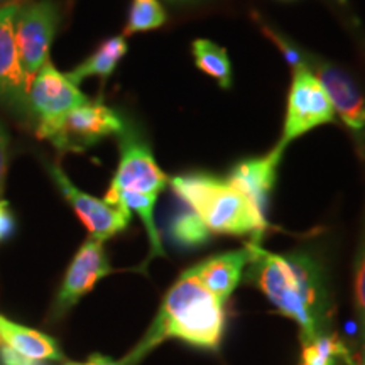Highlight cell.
I'll use <instances>...</instances> for the list:
<instances>
[{
	"label": "cell",
	"instance_id": "2",
	"mask_svg": "<svg viewBox=\"0 0 365 365\" xmlns=\"http://www.w3.org/2000/svg\"><path fill=\"white\" fill-rule=\"evenodd\" d=\"M223 319V304L186 269L164 296L140 344L117 364L134 365L168 339L215 350L222 340Z\"/></svg>",
	"mask_w": 365,
	"mask_h": 365
},
{
	"label": "cell",
	"instance_id": "5",
	"mask_svg": "<svg viewBox=\"0 0 365 365\" xmlns=\"http://www.w3.org/2000/svg\"><path fill=\"white\" fill-rule=\"evenodd\" d=\"M331 122H335V108L314 73L308 66L294 68L282 135L276 148L284 150L294 139L314 127Z\"/></svg>",
	"mask_w": 365,
	"mask_h": 365
},
{
	"label": "cell",
	"instance_id": "15",
	"mask_svg": "<svg viewBox=\"0 0 365 365\" xmlns=\"http://www.w3.org/2000/svg\"><path fill=\"white\" fill-rule=\"evenodd\" d=\"M0 335L6 345L21 354L27 360H63V354L56 341L44 333L31 330L19 323L4 318L0 314Z\"/></svg>",
	"mask_w": 365,
	"mask_h": 365
},
{
	"label": "cell",
	"instance_id": "20",
	"mask_svg": "<svg viewBox=\"0 0 365 365\" xmlns=\"http://www.w3.org/2000/svg\"><path fill=\"white\" fill-rule=\"evenodd\" d=\"M349 360V350L335 335H323L303 350V365H340Z\"/></svg>",
	"mask_w": 365,
	"mask_h": 365
},
{
	"label": "cell",
	"instance_id": "21",
	"mask_svg": "<svg viewBox=\"0 0 365 365\" xmlns=\"http://www.w3.org/2000/svg\"><path fill=\"white\" fill-rule=\"evenodd\" d=\"M354 293H355V309H357L360 341H362V357L365 365V215L362 234L355 257V276H354Z\"/></svg>",
	"mask_w": 365,
	"mask_h": 365
},
{
	"label": "cell",
	"instance_id": "23",
	"mask_svg": "<svg viewBox=\"0 0 365 365\" xmlns=\"http://www.w3.org/2000/svg\"><path fill=\"white\" fill-rule=\"evenodd\" d=\"M9 154H11V135H9L7 127L0 120V198H2L4 186H6Z\"/></svg>",
	"mask_w": 365,
	"mask_h": 365
},
{
	"label": "cell",
	"instance_id": "3",
	"mask_svg": "<svg viewBox=\"0 0 365 365\" xmlns=\"http://www.w3.org/2000/svg\"><path fill=\"white\" fill-rule=\"evenodd\" d=\"M178 198L205 222L210 232L250 235L259 244L267 228L266 217L227 180L208 173H188L170 180Z\"/></svg>",
	"mask_w": 365,
	"mask_h": 365
},
{
	"label": "cell",
	"instance_id": "10",
	"mask_svg": "<svg viewBox=\"0 0 365 365\" xmlns=\"http://www.w3.org/2000/svg\"><path fill=\"white\" fill-rule=\"evenodd\" d=\"M307 66L314 73L346 129L352 132L360 150L365 149V102L352 76L325 59L307 56Z\"/></svg>",
	"mask_w": 365,
	"mask_h": 365
},
{
	"label": "cell",
	"instance_id": "8",
	"mask_svg": "<svg viewBox=\"0 0 365 365\" xmlns=\"http://www.w3.org/2000/svg\"><path fill=\"white\" fill-rule=\"evenodd\" d=\"M46 170H48L63 198L71 205V208L75 210L83 225L88 228L91 239L105 242L129 227L132 217L129 208L112 205L107 200H100L97 196H91L78 190L66 176V173L63 171L59 163H48Z\"/></svg>",
	"mask_w": 365,
	"mask_h": 365
},
{
	"label": "cell",
	"instance_id": "11",
	"mask_svg": "<svg viewBox=\"0 0 365 365\" xmlns=\"http://www.w3.org/2000/svg\"><path fill=\"white\" fill-rule=\"evenodd\" d=\"M112 272L103 242L90 239L75 254L63 277L56 299L53 304V317H63L78 301L93 289L95 284Z\"/></svg>",
	"mask_w": 365,
	"mask_h": 365
},
{
	"label": "cell",
	"instance_id": "19",
	"mask_svg": "<svg viewBox=\"0 0 365 365\" xmlns=\"http://www.w3.org/2000/svg\"><path fill=\"white\" fill-rule=\"evenodd\" d=\"M166 21L168 14L159 0H132L122 36L127 38L132 34L154 31L166 24Z\"/></svg>",
	"mask_w": 365,
	"mask_h": 365
},
{
	"label": "cell",
	"instance_id": "4",
	"mask_svg": "<svg viewBox=\"0 0 365 365\" xmlns=\"http://www.w3.org/2000/svg\"><path fill=\"white\" fill-rule=\"evenodd\" d=\"M120 113L103 102H86L53 124L36 127L39 139L49 140L59 153H85L100 140L125 129Z\"/></svg>",
	"mask_w": 365,
	"mask_h": 365
},
{
	"label": "cell",
	"instance_id": "17",
	"mask_svg": "<svg viewBox=\"0 0 365 365\" xmlns=\"http://www.w3.org/2000/svg\"><path fill=\"white\" fill-rule=\"evenodd\" d=\"M168 237L176 247L198 249L208 244L212 232L188 205L181 202V207L175 210L168 223Z\"/></svg>",
	"mask_w": 365,
	"mask_h": 365
},
{
	"label": "cell",
	"instance_id": "26",
	"mask_svg": "<svg viewBox=\"0 0 365 365\" xmlns=\"http://www.w3.org/2000/svg\"><path fill=\"white\" fill-rule=\"evenodd\" d=\"M166 2L173 4V6H195V4L205 2V0H166Z\"/></svg>",
	"mask_w": 365,
	"mask_h": 365
},
{
	"label": "cell",
	"instance_id": "14",
	"mask_svg": "<svg viewBox=\"0 0 365 365\" xmlns=\"http://www.w3.org/2000/svg\"><path fill=\"white\" fill-rule=\"evenodd\" d=\"M249 259V249L244 247L205 259L188 271L223 304L239 286Z\"/></svg>",
	"mask_w": 365,
	"mask_h": 365
},
{
	"label": "cell",
	"instance_id": "22",
	"mask_svg": "<svg viewBox=\"0 0 365 365\" xmlns=\"http://www.w3.org/2000/svg\"><path fill=\"white\" fill-rule=\"evenodd\" d=\"M261 27H262L264 33H266L267 38L271 39L272 43L277 44V48H279L281 53L284 54L286 61L289 63L293 70H294V68H299V66H307V56H308V54H304L303 51H301V49L296 48V46L291 43L289 39H286L284 36L277 33V31H274L272 27L266 26L264 22L261 24Z\"/></svg>",
	"mask_w": 365,
	"mask_h": 365
},
{
	"label": "cell",
	"instance_id": "6",
	"mask_svg": "<svg viewBox=\"0 0 365 365\" xmlns=\"http://www.w3.org/2000/svg\"><path fill=\"white\" fill-rule=\"evenodd\" d=\"M118 137V164L108 191L130 193L158 198L166 190L168 176L158 166L148 140L134 127L125 125Z\"/></svg>",
	"mask_w": 365,
	"mask_h": 365
},
{
	"label": "cell",
	"instance_id": "1",
	"mask_svg": "<svg viewBox=\"0 0 365 365\" xmlns=\"http://www.w3.org/2000/svg\"><path fill=\"white\" fill-rule=\"evenodd\" d=\"M247 279L257 286L277 312L294 319L307 346L327 333L331 319V298L325 269L308 252L272 254L249 242Z\"/></svg>",
	"mask_w": 365,
	"mask_h": 365
},
{
	"label": "cell",
	"instance_id": "29",
	"mask_svg": "<svg viewBox=\"0 0 365 365\" xmlns=\"http://www.w3.org/2000/svg\"><path fill=\"white\" fill-rule=\"evenodd\" d=\"M2 341H4V340H2V335H0V344H2Z\"/></svg>",
	"mask_w": 365,
	"mask_h": 365
},
{
	"label": "cell",
	"instance_id": "9",
	"mask_svg": "<svg viewBox=\"0 0 365 365\" xmlns=\"http://www.w3.org/2000/svg\"><path fill=\"white\" fill-rule=\"evenodd\" d=\"M86 102V95L48 59L31 80L26 108L34 117L36 127H41L53 124Z\"/></svg>",
	"mask_w": 365,
	"mask_h": 365
},
{
	"label": "cell",
	"instance_id": "16",
	"mask_svg": "<svg viewBox=\"0 0 365 365\" xmlns=\"http://www.w3.org/2000/svg\"><path fill=\"white\" fill-rule=\"evenodd\" d=\"M127 54V41L124 36H113L105 39L102 44L83 59L78 66H75L66 76L73 83L78 86L86 78H102L108 80L117 70L118 63Z\"/></svg>",
	"mask_w": 365,
	"mask_h": 365
},
{
	"label": "cell",
	"instance_id": "28",
	"mask_svg": "<svg viewBox=\"0 0 365 365\" xmlns=\"http://www.w3.org/2000/svg\"><path fill=\"white\" fill-rule=\"evenodd\" d=\"M22 365H36V362H33V360H27V362L22 364Z\"/></svg>",
	"mask_w": 365,
	"mask_h": 365
},
{
	"label": "cell",
	"instance_id": "13",
	"mask_svg": "<svg viewBox=\"0 0 365 365\" xmlns=\"http://www.w3.org/2000/svg\"><path fill=\"white\" fill-rule=\"evenodd\" d=\"M282 153L284 150L274 148L266 156L239 161L227 178V181L242 195L247 196L264 217H266L269 198L276 185L277 166L281 163Z\"/></svg>",
	"mask_w": 365,
	"mask_h": 365
},
{
	"label": "cell",
	"instance_id": "12",
	"mask_svg": "<svg viewBox=\"0 0 365 365\" xmlns=\"http://www.w3.org/2000/svg\"><path fill=\"white\" fill-rule=\"evenodd\" d=\"M21 6V0H16L0 7V102L12 108L26 107L29 90V80L21 65L14 34V22Z\"/></svg>",
	"mask_w": 365,
	"mask_h": 365
},
{
	"label": "cell",
	"instance_id": "25",
	"mask_svg": "<svg viewBox=\"0 0 365 365\" xmlns=\"http://www.w3.org/2000/svg\"><path fill=\"white\" fill-rule=\"evenodd\" d=\"M66 365H118L117 362L102 357V355H93L86 364H66Z\"/></svg>",
	"mask_w": 365,
	"mask_h": 365
},
{
	"label": "cell",
	"instance_id": "7",
	"mask_svg": "<svg viewBox=\"0 0 365 365\" xmlns=\"http://www.w3.org/2000/svg\"><path fill=\"white\" fill-rule=\"evenodd\" d=\"M59 26V7L54 0H38L22 4L14 22L17 51L27 80L34 78L36 73L49 59V49Z\"/></svg>",
	"mask_w": 365,
	"mask_h": 365
},
{
	"label": "cell",
	"instance_id": "24",
	"mask_svg": "<svg viewBox=\"0 0 365 365\" xmlns=\"http://www.w3.org/2000/svg\"><path fill=\"white\" fill-rule=\"evenodd\" d=\"M16 215H14L11 205L6 200L0 198V244L7 242L16 234Z\"/></svg>",
	"mask_w": 365,
	"mask_h": 365
},
{
	"label": "cell",
	"instance_id": "18",
	"mask_svg": "<svg viewBox=\"0 0 365 365\" xmlns=\"http://www.w3.org/2000/svg\"><path fill=\"white\" fill-rule=\"evenodd\" d=\"M191 51L195 56V65L210 78H213L223 90L232 86V63L225 48L218 46L208 39H196L191 44Z\"/></svg>",
	"mask_w": 365,
	"mask_h": 365
},
{
	"label": "cell",
	"instance_id": "27",
	"mask_svg": "<svg viewBox=\"0 0 365 365\" xmlns=\"http://www.w3.org/2000/svg\"><path fill=\"white\" fill-rule=\"evenodd\" d=\"M12 2H16V0H0V7H6V6H9V4H12Z\"/></svg>",
	"mask_w": 365,
	"mask_h": 365
}]
</instances>
